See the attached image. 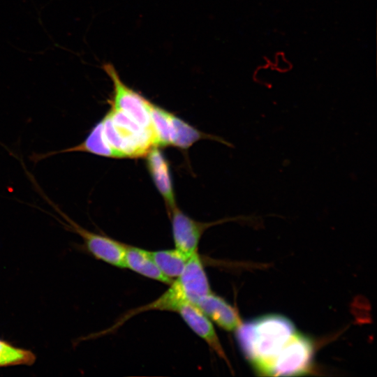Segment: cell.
Listing matches in <instances>:
<instances>
[{
  "mask_svg": "<svg viewBox=\"0 0 377 377\" xmlns=\"http://www.w3.org/2000/svg\"><path fill=\"white\" fill-rule=\"evenodd\" d=\"M36 360L30 350L17 348L0 339V367L14 365H31Z\"/></svg>",
  "mask_w": 377,
  "mask_h": 377,
  "instance_id": "13",
  "label": "cell"
},
{
  "mask_svg": "<svg viewBox=\"0 0 377 377\" xmlns=\"http://www.w3.org/2000/svg\"><path fill=\"white\" fill-rule=\"evenodd\" d=\"M313 357L310 339L295 332L273 360L268 376H298L309 371Z\"/></svg>",
  "mask_w": 377,
  "mask_h": 377,
  "instance_id": "5",
  "label": "cell"
},
{
  "mask_svg": "<svg viewBox=\"0 0 377 377\" xmlns=\"http://www.w3.org/2000/svg\"><path fill=\"white\" fill-rule=\"evenodd\" d=\"M211 293L209 281L198 251L189 258L182 273L170 284V288L156 300L131 310L110 330L118 327L135 314L151 310L175 311L184 302L195 303Z\"/></svg>",
  "mask_w": 377,
  "mask_h": 377,
  "instance_id": "3",
  "label": "cell"
},
{
  "mask_svg": "<svg viewBox=\"0 0 377 377\" xmlns=\"http://www.w3.org/2000/svg\"><path fill=\"white\" fill-rule=\"evenodd\" d=\"M236 332L245 357L257 371L267 375L273 360L296 330L286 317L270 314L242 323Z\"/></svg>",
  "mask_w": 377,
  "mask_h": 377,
  "instance_id": "1",
  "label": "cell"
},
{
  "mask_svg": "<svg viewBox=\"0 0 377 377\" xmlns=\"http://www.w3.org/2000/svg\"><path fill=\"white\" fill-rule=\"evenodd\" d=\"M103 68L113 86L112 96L109 101L110 108L153 131L151 111L154 103L124 84L112 65L107 64Z\"/></svg>",
  "mask_w": 377,
  "mask_h": 377,
  "instance_id": "4",
  "label": "cell"
},
{
  "mask_svg": "<svg viewBox=\"0 0 377 377\" xmlns=\"http://www.w3.org/2000/svg\"><path fill=\"white\" fill-rule=\"evenodd\" d=\"M194 304L210 320L225 330L236 331L242 323L237 311L212 292L198 299Z\"/></svg>",
  "mask_w": 377,
  "mask_h": 377,
  "instance_id": "10",
  "label": "cell"
},
{
  "mask_svg": "<svg viewBox=\"0 0 377 377\" xmlns=\"http://www.w3.org/2000/svg\"><path fill=\"white\" fill-rule=\"evenodd\" d=\"M168 214L171 221L175 246L188 256L198 251L199 242L205 230L214 224L221 223L197 221L184 214L177 206Z\"/></svg>",
  "mask_w": 377,
  "mask_h": 377,
  "instance_id": "7",
  "label": "cell"
},
{
  "mask_svg": "<svg viewBox=\"0 0 377 377\" xmlns=\"http://www.w3.org/2000/svg\"><path fill=\"white\" fill-rule=\"evenodd\" d=\"M150 254L161 272L171 279L182 273L191 256H186L176 248L150 251Z\"/></svg>",
  "mask_w": 377,
  "mask_h": 377,
  "instance_id": "12",
  "label": "cell"
},
{
  "mask_svg": "<svg viewBox=\"0 0 377 377\" xmlns=\"http://www.w3.org/2000/svg\"><path fill=\"white\" fill-rule=\"evenodd\" d=\"M55 209L67 223L66 226L82 237L88 251L96 259L115 267H125V244L120 243L107 236L89 231L73 221L59 209L55 208Z\"/></svg>",
  "mask_w": 377,
  "mask_h": 377,
  "instance_id": "6",
  "label": "cell"
},
{
  "mask_svg": "<svg viewBox=\"0 0 377 377\" xmlns=\"http://www.w3.org/2000/svg\"><path fill=\"white\" fill-rule=\"evenodd\" d=\"M124 265L133 272L165 284L170 285L173 281L161 272L150 251L141 248L125 244Z\"/></svg>",
  "mask_w": 377,
  "mask_h": 377,
  "instance_id": "11",
  "label": "cell"
},
{
  "mask_svg": "<svg viewBox=\"0 0 377 377\" xmlns=\"http://www.w3.org/2000/svg\"><path fill=\"white\" fill-rule=\"evenodd\" d=\"M188 326L221 357L229 367L230 362L211 320L193 302H184L176 309Z\"/></svg>",
  "mask_w": 377,
  "mask_h": 377,
  "instance_id": "9",
  "label": "cell"
},
{
  "mask_svg": "<svg viewBox=\"0 0 377 377\" xmlns=\"http://www.w3.org/2000/svg\"><path fill=\"white\" fill-rule=\"evenodd\" d=\"M97 124L115 158L145 157L152 147L157 146L151 130L111 108Z\"/></svg>",
  "mask_w": 377,
  "mask_h": 377,
  "instance_id": "2",
  "label": "cell"
},
{
  "mask_svg": "<svg viewBox=\"0 0 377 377\" xmlns=\"http://www.w3.org/2000/svg\"><path fill=\"white\" fill-rule=\"evenodd\" d=\"M145 157L148 172L169 213L177 207L169 161L157 146L152 147Z\"/></svg>",
  "mask_w": 377,
  "mask_h": 377,
  "instance_id": "8",
  "label": "cell"
}]
</instances>
